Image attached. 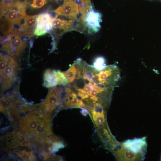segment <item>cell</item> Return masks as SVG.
<instances>
[{
	"label": "cell",
	"mask_w": 161,
	"mask_h": 161,
	"mask_svg": "<svg viewBox=\"0 0 161 161\" xmlns=\"http://www.w3.org/2000/svg\"><path fill=\"white\" fill-rule=\"evenodd\" d=\"M63 72L67 81L64 88L78 100V106L82 102L88 110L96 104L105 106L111 102L116 85L107 67L98 70L79 58Z\"/></svg>",
	"instance_id": "6da1fadb"
},
{
	"label": "cell",
	"mask_w": 161,
	"mask_h": 161,
	"mask_svg": "<svg viewBox=\"0 0 161 161\" xmlns=\"http://www.w3.org/2000/svg\"><path fill=\"white\" fill-rule=\"evenodd\" d=\"M120 143L121 148L113 151L119 160H142L145 158L147 143L146 137L128 139Z\"/></svg>",
	"instance_id": "7a4b0ae2"
},
{
	"label": "cell",
	"mask_w": 161,
	"mask_h": 161,
	"mask_svg": "<svg viewBox=\"0 0 161 161\" xmlns=\"http://www.w3.org/2000/svg\"><path fill=\"white\" fill-rule=\"evenodd\" d=\"M18 70L17 61L10 56L0 61V80L1 91L10 89L15 83Z\"/></svg>",
	"instance_id": "3957f363"
},
{
	"label": "cell",
	"mask_w": 161,
	"mask_h": 161,
	"mask_svg": "<svg viewBox=\"0 0 161 161\" xmlns=\"http://www.w3.org/2000/svg\"><path fill=\"white\" fill-rule=\"evenodd\" d=\"M7 37L1 42V49L14 58L19 57L25 48L26 42L23 40L21 35L16 30Z\"/></svg>",
	"instance_id": "277c9868"
},
{
	"label": "cell",
	"mask_w": 161,
	"mask_h": 161,
	"mask_svg": "<svg viewBox=\"0 0 161 161\" xmlns=\"http://www.w3.org/2000/svg\"><path fill=\"white\" fill-rule=\"evenodd\" d=\"M63 90L62 87L55 86L51 87L46 99L40 105V108L46 112H52L61 103Z\"/></svg>",
	"instance_id": "5b68a950"
},
{
	"label": "cell",
	"mask_w": 161,
	"mask_h": 161,
	"mask_svg": "<svg viewBox=\"0 0 161 161\" xmlns=\"http://www.w3.org/2000/svg\"><path fill=\"white\" fill-rule=\"evenodd\" d=\"M38 112L28 113L20 119V124L25 132L28 134H34L41 117L38 115Z\"/></svg>",
	"instance_id": "8992f818"
},
{
	"label": "cell",
	"mask_w": 161,
	"mask_h": 161,
	"mask_svg": "<svg viewBox=\"0 0 161 161\" xmlns=\"http://www.w3.org/2000/svg\"><path fill=\"white\" fill-rule=\"evenodd\" d=\"M52 18L48 13H44L38 15L34 34L37 36L42 35L51 30L52 27Z\"/></svg>",
	"instance_id": "52a82bcc"
},
{
	"label": "cell",
	"mask_w": 161,
	"mask_h": 161,
	"mask_svg": "<svg viewBox=\"0 0 161 161\" xmlns=\"http://www.w3.org/2000/svg\"><path fill=\"white\" fill-rule=\"evenodd\" d=\"M54 11L58 15L72 18H75L80 12L78 4L73 0L64 1L63 5L59 6Z\"/></svg>",
	"instance_id": "ba28073f"
},
{
	"label": "cell",
	"mask_w": 161,
	"mask_h": 161,
	"mask_svg": "<svg viewBox=\"0 0 161 161\" xmlns=\"http://www.w3.org/2000/svg\"><path fill=\"white\" fill-rule=\"evenodd\" d=\"M89 32H97L100 28L102 21L101 15L98 12L92 10L86 16L84 21Z\"/></svg>",
	"instance_id": "9c48e42d"
},
{
	"label": "cell",
	"mask_w": 161,
	"mask_h": 161,
	"mask_svg": "<svg viewBox=\"0 0 161 161\" xmlns=\"http://www.w3.org/2000/svg\"><path fill=\"white\" fill-rule=\"evenodd\" d=\"M38 16V15L26 16L23 23L19 28L22 32L21 35H28L32 34L33 30L36 26Z\"/></svg>",
	"instance_id": "30bf717a"
},
{
	"label": "cell",
	"mask_w": 161,
	"mask_h": 161,
	"mask_svg": "<svg viewBox=\"0 0 161 161\" xmlns=\"http://www.w3.org/2000/svg\"><path fill=\"white\" fill-rule=\"evenodd\" d=\"M44 85L47 87H52L58 85L57 70L47 69L44 76Z\"/></svg>",
	"instance_id": "8fae6325"
},
{
	"label": "cell",
	"mask_w": 161,
	"mask_h": 161,
	"mask_svg": "<svg viewBox=\"0 0 161 161\" xmlns=\"http://www.w3.org/2000/svg\"><path fill=\"white\" fill-rule=\"evenodd\" d=\"M72 23V20L68 21L62 20L60 18H52V27L55 28L61 29L64 30L71 29Z\"/></svg>",
	"instance_id": "7c38bea8"
},
{
	"label": "cell",
	"mask_w": 161,
	"mask_h": 161,
	"mask_svg": "<svg viewBox=\"0 0 161 161\" xmlns=\"http://www.w3.org/2000/svg\"><path fill=\"white\" fill-rule=\"evenodd\" d=\"M88 112L91 114L92 119L97 127H100L104 125L106 122L105 113L97 112L94 110Z\"/></svg>",
	"instance_id": "4fadbf2b"
},
{
	"label": "cell",
	"mask_w": 161,
	"mask_h": 161,
	"mask_svg": "<svg viewBox=\"0 0 161 161\" xmlns=\"http://www.w3.org/2000/svg\"><path fill=\"white\" fill-rule=\"evenodd\" d=\"M15 0H2L0 3L1 17H3L12 6Z\"/></svg>",
	"instance_id": "5bb4252c"
},
{
	"label": "cell",
	"mask_w": 161,
	"mask_h": 161,
	"mask_svg": "<svg viewBox=\"0 0 161 161\" xmlns=\"http://www.w3.org/2000/svg\"><path fill=\"white\" fill-rule=\"evenodd\" d=\"M13 134V138L10 143L12 146H21V144L24 141L28 140L25 136L21 133L14 132Z\"/></svg>",
	"instance_id": "9a60e30c"
},
{
	"label": "cell",
	"mask_w": 161,
	"mask_h": 161,
	"mask_svg": "<svg viewBox=\"0 0 161 161\" xmlns=\"http://www.w3.org/2000/svg\"><path fill=\"white\" fill-rule=\"evenodd\" d=\"M27 4L26 1L23 2L19 0L15 1L9 11L17 13L22 9L26 8Z\"/></svg>",
	"instance_id": "2e32d148"
},
{
	"label": "cell",
	"mask_w": 161,
	"mask_h": 161,
	"mask_svg": "<svg viewBox=\"0 0 161 161\" xmlns=\"http://www.w3.org/2000/svg\"><path fill=\"white\" fill-rule=\"evenodd\" d=\"M93 66L98 70L103 69L106 66L104 58L101 56L97 57L94 61Z\"/></svg>",
	"instance_id": "e0dca14e"
},
{
	"label": "cell",
	"mask_w": 161,
	"mask_h": 161,
	"mask_svg": "<svg viewBox=\"0 0 161 161\" xmlns=\"http://www.w3.org/2000/svg\"><path fill=\"white\" fill-rule=\"evenodd\" d=\"M16 13L13 12L8 11L4 15V19L13 25L16 24Z\"/></svg>",
	"instance_id": "ac0fdd59"
},
{
	"label": "cell",
	"mask_w": 161,
	"mask_h": 161,
	"mask_svg": "<svg viewBox=\"0 0 161 161\" xmlns=\"http://www.w3.org/2000/svg\"><path fill=\"white\" fill-rule=\"evenodd\" d=\"M47 3V0H32L30 6L33 8H40L44 6Z\"/></svg>",
	"instance_id": "d6986e66"
},
{
	"label": "cell",
	"mask_w": 161,
	"mask_h": 161,
	"mask_svg": "<svg viewBox=\"0 0 161 161\" xmlns=\"http://www.w3.org/2000/svg\"><path fill=\"white\" fill-rule=\"evenodd\" d=\"M26 8L22 9L16 13V24L19 25L21 20L25 18L26 15Z\"/></svg>",
	"instance_id": "ffe728a7"
},
{
	"label": "cell",
	"mask_w": 161,
	"mask_h": 161,
	"mask_svg": "<svg viewBox=\"0 0 161 161\" xmlns=\"http://www.w3.org/2000/svg\"><path fill=\"white\" fill-rule=\"evenodd\" d=\"M21 155L24 161H34L35 160L32 153L25 151H22Z\"/></svg>",
	"instance_id": "44dd1931"
},
{
	"label": "cell",
	"mask_w": 161,
	"mask_h": 161,
	"mask_svg": "<svg viewBox=\"0 0 161 161\" xmlns=\"http://www.w3.org/2000/svg\"><path fill=\"white\" fill-rule=\"evenodd\" d=\"M81 114L84 116H86L88 114V112L87 109H83L80 111Z\"/></svg>",
	"instance_id": "7402d4cb"
},
{
	"label": "cell",
	"mask_w": 161,
	"mask_h": 161,
	"mask_svg": "<svg viewBox=\"0 0 161 161\" xmlns=\"http://www.w3.org/2000/svg\"><path fill=\"white\" fill-rule=\"evenodd\" d=\"M160 160L161 161V157H160Z\"/></svg>",
	"instance_id": "603a6c76"
}]
</instances>
